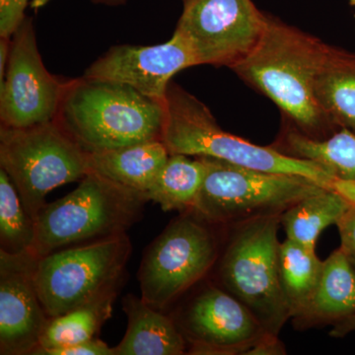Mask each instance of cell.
<instances>
[{
    "mask_svg": "<svg viewBox=\"0 0 355 355\" xmlns=\"http://www.w3.org/2000/svg\"><path fill=\"white\" fill-rule=\"evenodd\" d=\"M331 50L319 39L268 18L256 48L231 69L275 102L299 132L313 137L334 128L315 94L318 74Z\"/></svg>",
    "mask_w": 355,
    "mask_h": 355,
    "instance_id": "cell-1",
    "label": "cell"
},
{
    "mask_svg": "<svg viewBox=\"0 0 355 355\" xmlns=\"http://www.w3.org/2000/svg\"><path fill=\"white\" fill-rule=\"evenodd\" d=\"M165 102L125 84L83 78L67 84L57 121L87 153L161 139Z\"/></svg>",
    "mask_w": 355,
    "mask_h": 355,
    "instance_id": "cell-2",
    "label": "cell"
},
{
    "mask_svg": "<svg viewBox=\"0 0 355 355\" xmlns=\"http://www.w3.org/2000/svg\"><path fill=\"white\" fill-rule=\"evenodd\" d=\"M80 181L76 190L40 210L31 251L37 258L125 234L148 202L144 193L96 173L89 172Z\"/></svg>",
    "mask_w": 355,
    "mask_h": 355,
    "instance_id": "cell-3",
    "label": "cell"
},
{
    "mask_svg": "<svg viewBox=\"0 0 355 355\" xmlns=\"http://www.w3.org/2000/svg\"><path fill=\"white\" fill-rule=\"evenodd\" d=\"M165 108L161 140L170 154L218 159L260 171L299 175L331 188L335 179L321 166L225 132L205 104L176 84L170 83Z\"/></svg>",
    "mask_w": 355,
    "mask_h": 355,
    "instance_id": "cell-4",
    "label": "cell"
},
{
    "mask_svg": "<svg viewBox=\"0 0 355 355\" xmlns=\"http://www.w3.org/2000/svg\"><path fill=\"white\" fill-rule=\"evenodd\" d=\"M280 216L237 224L222 256L219 275L226 291L246 306L266 333L279 336L291 318L280 286Z\"/></svg>",
    "mask_w": 355,
    "mask_h": 355,
    "instance_id": "cell-5",
    "label": "cell"
},
{
    "mask_svg": "<svg viewBox=\"0 0 355 355\" xmlns=\"http://www.w3.org/2000/svg\"><path fill=\"white\" fill-rule=\"evenodd\" d=\"M88 155L57 120L0 130V166L34 221L51 191L88 174Z\"/></svg>",
    "mask_w": 355,
    "mask_h": 355,
    "instance_id": "cell-6",
    "label": "cell"
},
{
    "mask_svg": "<svg viewBox=\"0 0 355 355\" xmlns=\"http://www.w3.org/2000/svg\"><path fill=\"white\" fill-rule=\"evenodd\" d=\"M193 211L210 224H237L286 209L326 187L299 175L250 169L209 157Z\"/></svg>",
    "mask_w": 355,
    "mask_h": 355,
    "instance_id": "cell-7",
    "label": "cell"
},
{
    "mask_svg": "<svg viewBox=\"0 0 355 355\" xmlns=\"http://www.w3.org/2000/svg\"><path fill=\"white\" fill-rule=\"evenodd\" d=\"M132 253L127 234L58 250L38 258L35 284L49 318L118 291Z\"/></svg>",
    "mask_w": 355,
    "mask_h": 355,
    "instance_id": "cell-8",
    "label": "cell"
},
{
    "mask_svg": "<svg viewBox=\"0 0 355 355\" xmlns=\"http://www.w3.org/2000/svg\"><path fill=\"white\" fill-rule=\"evenodd\" d=\"M210 225L193 210L183 212L147 248L139 272L146 303L163 309L209 272L218 257Z\"/></svg>",
    "mask_w": 355,
    "mask_h": 355,
    "instance_id": "cell-9",
    "label": "cell"
},
{
    "mask_svg": "<svg viewBox=\"0 0 355 355\" xmlns=\"http://www.w3.org/2000/svg\"><path fill=\"white\" fill-rule=\"evenodd\" d=\"M252 0H184L176 33L198 65L233 67L256 48L268 23Z\"/></svg>",
    "mask_w": 355,
    "mask_h": 355,
    "instance_id": "cell-10",
    "label": "cell"
},
{
    "mask_svg": "<svg viewBox=\"0 0 355 355\" xmlns=\"http://www.w3.org/2000/svg\"><path fill=\"white\" fill-rule=\"evenodd\" d=\"M65 86L44 67L31 19L11 37L4 83L0 86L3 127L29 128L57 120Z\"/></svg>",
    "mask_w": 355,
    "mask_h": 355,
    "instance_id": "cell-11",
    "label": "cell"
},
{
    "mask_svg": "<svg viewBox=\"0 0 355 355\" xmlns=\"http://www.w3.org/2000/svg\"><path fill=\"white\" fill-rule=\"evenodd\" d=\"M178 327L191 354H246L268 334L241 301L216 286L191 299Z\"/></svg>",
    "mask_w": 355,
    "mask_h": 355,
    "instance_id": "cell-12",
    "label": "cell"
},
{
    "mask_svg": "<svg viewBox=\"0 0 355 355\" xmlns=\"http://www.w3.org/2000/svg\"><path fill=\"white\" fill-rule=\"evenodd\" d=\"M38 258L31 251L0 250V354L32 355L50 318L36 284Z\"/></svg>",
    "mask_w": 355,
    "mask_h": 355,
    "instance_id": "cell-13",
    "label": "cell"
},
{
    "mask_svg": "<svg viewBox=\"0 0 355 355\" xmlns=\"http://www.w3.org/2000/svg\"><path fill=\"white\" fill-rule=\"evenodd\" d=\"M196 65L190 46L175 32L164 44L113 46L85 70L83 77L125 84L146 97L165 102L173 76Z\"/></svg>",
    "mask_w": 355,
    "mask_h": 355,
    "instance_id": "cell-14",
    "label": "cell"
},
{
    "mask_svg": "<svg viewBox=\"0 0 355 355\" xmlns=\"http://www.w3.org/2000/svg\"><path fill=\"white\" fill-rule=\"evenodd\" d=\"M123 309L128 317V330L114 347V355L184 354L186 340L171 318L133 294L123 299Z\"/></svg>",
    "mask_w": 355,
    "mask_h": 355,
    "instance_id": "cell-15",
    "label": "cell"
},
{
    "mask_svg": "<svg viewBox=\"0 0 355 355\" xmlns=\"http://www.w3.org/2000/svg\"><path fill=\"white\" fill-rule=\"evenodd\" d=\"M170 153L161 139L89 153V172L146 193L164 167Z\"/></svg>",
    "mask_w": 355,
    "mask_h": 355,
    "instance_id": "cell-16",
    "label": "cell"
},
{
    "mask_svg": "<svg viewBox=\"0 0 355 355\" xmlns=\"http://www.w3.org/2000/svg\"><path fill=\"white\" fill-rule=\"evenodd\" d=\"M355 315V266L340 248L323 261L309 305L298 317L306 323L338 324Z\"/></svg>",
    "mask_w": 355,
    "mask_h": 355,
    "instance_id": "cell-17",
    "label": "cell"
},
{
    "mask_svg": "<svg viewBox=\"0 0 355 355\" xmlns=\"http://www.w3.org/2000/svg\"><path fill=\"white\" fill-rule=\"evenodd\" d=\"M318 104L334 128L355 132V55L333 48L318 74Z\"/></svg>",
    "mask_w": 355,
    "mask_h": 355,
    "instance_id": "cell-18",
    "label": "cell"
},
{
    "mask_svg": "<svg viewBox=\"0 0 355 355\" xmlns=\"http://www.w3.org/2000/svg\"><path fill=\"white\" fill-rule=\"evenodd\" d=\"M207 163L203 157L191 159L184 154H170L150 188L144 193L148 202L164 211H190L205 181Z\"/></svg>",
    "mask_w": 355,
    "mask_h": 355,
    "instance_id": "cell-19",
    "label": "cell"
},
{
    "mask_svg": "<svg viewBox=\"0 0 355 355\" xmlns=\"http://www.w3.org/2000/svg\"><path fill=\"white\" fill-rule=\"evenodd\" d=\"M352 203L333 188H324L299 200L280 216L287 239L304 246H316L320 234L336 225Z\"/></svg>",
    "mask_w": 355,
    "mask_h": 355,
    "instance_id": "cell-20",
    "label": "cell"
},
{
    "mask_svg": "<svg viewBox=\"0 0 355 355\" xmlns=\"http://www.w3.org/2000/svg\"><path fill=\"white\" fill-rule=\"evenodd\" d=\"M284 146L282 153L316 163L334 179L355 181V132L347 128L324 140L291 130L284 137Z\"/></svg>",
    "mask_w": 355,
    "mask_h": 355,
    "instance_id": "cell-21",
    "label": "cell"
},
{
    "mask_svg": "<svg viewBox=\"0 0 355 355\" xmlns=\"http://www.w3.org/2000/svg\"><path fill=\"white\" fill-rule=\"evenodd\" d=\"M280 286L291 309L297 319L309 305L321 277L323 261L314 248L286 239L280 243L279 254Z\"/></svg>",
    "mask_w": 355,
    "mask_h": 355,
    "instance_id": "cell-22",
    "label": "cell"
},
{
    "mask_svg": "<svg viewBox=\"0 0 355 355\" xmlns=\"http://www.w3.org/2000/svg\"><path fill=\"white\" fill-rule=\"evenodd\" d=\"M116 293L118 291L110 292L92 302L50 318L37 349L70 347L95 338L103 324L111 317Z\"/></svg>",
    "mask_w": 355,
    "mask_h": 355,
    "instance_id": "cell-23",
    "label": "cell"
},
{
    "mask_svg": "<svg viewBox=\"0 0 355 355\" xmlns=\"http://www.w3.org/2000/svg\"><path fill=\"white\" fill-rule=\"evenodd\" d=\"M35 235L34 219L8 175L0 169V250L9 254L32 251Z\"/></svg>",
    "mask_w": 355,
    "mask_h": 355,
    "instance_id": "cell-24",
    "label": "cell"
},
{
    "mask_svg": "<svg viewBox=\"0 0 355 355\" xmlns=\"http://www.w3.org/2000/svg\"><path fill=\"white\" fill-rule=\"evenodd\" d=\"M28 0H0V36L11 38L25 19Z\"/></svg>",
    "mask_w": 355,
    "mask_h": 355,
    "instance_id": "cell-25",
    "label": "cell"
},
{
    "mask_svg": "<svg viewBox=\"0 0 355 355\" xmlns=\"http://www.w3.org/2000/svg\"><path fill=\"white\" fill-rule=\"evenodd\" d=\"M32 355H114V347H108L107 343L95 338L88 342L77 343L70 347L37 349Z\"/></svg>",
    "mask_w": 355,
    "mask_h": 355,
    "instance_id": "cell-26",
    "label": "cell"
},
{
    "mask_svg": "<svg viewBox=\"0 0 355 355\" xmlns=\"http://www.w3.org/2000/svg\"><path fill=\"white\" fill-rule=\"evenodd\" d=\"M340 236V248L349 257L355 260V205H350L336 224Z\"/></svg>",
    "mask_w": 355,
    "mask_h": 355,
    "instance_id": "cell-27",
    "label": "cell"
},
{
    "mask_svg": "<svg viewBox=\"0 0 355 355\" xmlns=\"http://www.w3.org/2000/svg\"><path fill=\"white\" fill-rule=\"evenodd\" d=\"M284 354V347L280 343L277 336L266 334L261 338L253 347L248 350L246 354Z\"/></svg>",
    "mask_w": 355,
    "mask_h": 355,
    "instance_id": "cell-28",
    "label": "cell"
},
{
    "mask_svg": "<svg viewBox=\"0 0 355 355\" xmlns=\"http://www.w3.org/2000/svg\"><path fill=\"white\" fill-rule=\"evenodd\" d=\"M331 188L338 191L345 200L355 205V181H343V180H334Z\"/></svg>",
    "mask_w": 355,
    "mask_h": 355,
    "instance_id": "cell-29",
    "label": "cell"
},
{
    "mask_svg": "<svg viewBox=\"0 0 355 355\" xmlns=\"http://www.w3.org/2000/svg\"><path fill=\"white\" fill-rule=\"evenodd\" d=\"M355 330V315L343 320L340 323L336 324L335 329L331 331V335L335 336H342L347 335L349 331Z\"/></svg>",
    "mask_w": 355,
    "mask_h": 355,
    "instance_id": "cell-30",
    "label": "cell"
},
{
    "mask_svg": "<svg viewBox=\"0 0 355 355\" xmlns=\"http://www.w3.org/2000/svg\"><path fill=\"white\" fill-rule=\"evenodd\" d=\"M50 0H32L31 7L34 9L41 8L46 6ZM96 3L107 4V6H119V4H123L125 0H92Z\"/></svg>",
    "mask_w": 355,
    "mask_h": 355,
    "instance_id": "cell-31",
    "label": "cell"
},
{
    "mask_svg": "<svg viewBox=\"0 0 355 355\" xmlns=\"http://www.w3.org/2000/svg\"><path fill=\"white\" fill-rule=\"evenodd\" d=\"M349 3H350V6L355 7V0H349ZM354 17H355V15H354Z\"/></svg>",
    "mask_w": 355,
    "mask_h": 355,
    "instance_id": "cell-32",
    "label": "cell"
},
{
    "mask_svg": "<svg viewBox=\"0 0 355 355\" xmlns=\"http://www.w3.org/2000/svg\"><path fill=\"white\" fill-rule=\"evenodd\" d=\"M352 263H354V265L355 266V260H354V261L352 260Z\"/></svg>",
    "mask_w": 355,
    "mask_h": 355,
    "instance_id": "cell-33",
    "label": "cell"
}]
</instances>
